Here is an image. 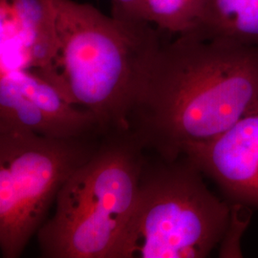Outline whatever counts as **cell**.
<instances>
[{
  "mask_svg": "<svg viewBox=\"0 0 258 258\" xmlns=\"http://www.w3.org/2000/svg\"><path fill=\"white\" fill-rule=\"evenodd\" d=\"M0 69H27L49 81L58 51L55 0H0Z\"/></svg>",
  "mask_w": 258,
  "mask_h": 258,
  "instance_id": "7",
  "label": "cell"
},
{
  "mask_svg": "<svg viewBox=\"0 0 258 258\" xmlns=\"http://www.w3.org/2000/svg\"><path fill=\"white\" fill-rule=\"evenodd\" d=\"M112 11L119 12L132 18L144 19L143 4L144 0H112Z\"/></svg>",
  "mask_w": 258,
  "mask_h": 258,
  "instance_id": "11",
  "label": "cell"
},
{
  "mask_svg": "<svg viewBox=\"0 0 258 258\" xmlns=\"http://www.w3.org/2000/svg\"><path fill=\"white\" fill-rule=\"evenodd\" d=\"M192 34L258 47V0H208L202 22Z\"/></svg>",
  "mask_w": 258,
  "mask_h": 258,
  "instance_id": "9",
  "label": "cell"
},
{
  "mask_svg": "<svg viewBox=\"0 0 258 258\" xmlns=\"http://www.w3.org/2000/svg\"><path fill=\"white\" fill-rule=\"evenodd\" d=\"M101 145L92 136L41 137L0 126V253L21 255L66 180Z\"/></svg>",
  "mask_w": 258,
  "mask_h": 258,
  "instance_id": "5",
  "label": "cell"
},
{
  "mask_svg": "<svg viewBox=\"0 0 258 258\" xmlns=\"http://www.w3.org/2000/svg\"><path fill=\"white\" fill-rule=\"evenodd\" d=\"M184 155L219 186L229 203L258 210V102L230 130Z\"/></svg>",
  "mask_w": 258,
  "mask_h": 258,
  "instance_id": "6",
  "label": "cell"
},
{
  "mask_svg": "<svg viewBox=\"0 0 258 258\" xmlns=\"http://www.w3.org/2000/svg\"><path fill=\"white\" fill-rule=\"evenodd\" d=\"M148 166L111 258L207 257L225 238L232 205L212 194L184 155Z\"/></svg>",
  "mask_w": 258,
  "mask_h": 258,
  "instance_id": "4",
  "label": "cell"
},
{
  "mask_svg": "<svg viewBox=\"0 0 258 258\" xmlns=\"http://www.w3.org/2000/svg\"><path fill=\"white\" fill-rule=\"evenodd\" d=\"M20 92L62 129L67 138H83L101 133L95 115L68 102L52 83L27 69H0Z\"/></svg>",
  "mask_w": 258,
  "mask_h": 258,
  "instance_id": "8",
  "label": "cell"
},
{
  "mask_svg": "<svg viewBox=\"0 0 258 258\" xmlns=\"http://www.w3.org/2000/svg\"><path fill=\"white\" fill-rule=\"evenodd\" d=\"M58 51L49 83L92 112L102 135L130 132L133 110L164 42L145 19L90 4L55 0Z\"/></svg>",
  "mask_w": 258,
  "mask_h": 258,
  "instance_id": "2",
  "label": "cell"
},
{
  "mask_svg": "<svg viewBox=\"0 0 258 258\" xmlns=\"http://www.w3.org/2000/svg\"><path fill=\"white\" fill-rule=\"evenodd\" d=\"M208 0H144L143 18L170 35L192 33L200 26Z\"/></svg>",
  "mask_w": 258,
  "mask_h": 258,
  "instance_id": "10",
  "label": "cell"
},
{
  "mask_svg": "<svg viewBox=\"0 0 258 258\" xmlns=\"http://www.w3.org/2000/svg\"><path fill=\"white\" fill-rule=\"evenodd\" d=\"M130 132L105 136L70 176L37 233L44 258H111L134 210L146 159Z\"/></svg>",
  "mask_w": 258,
  "mask_h": 258,
  "instance_id": "3",
  "label": "cell"
},
{
  "mask_svg": "<svg viewBox=\"0 0 258 258\" xmlns=\"http://www.w3.org/2000/svg\"><path fill=\"white\" fill-rule=\"evenodd\" d=\"M258 102V47L196 34L163 42L130 133L172 162L217 138Z\"/></svg>",
  "mask_w": 258,
  "mask_h": 258,
  "instance_id": "1",
  "label": "cell"
}]
</instances>
